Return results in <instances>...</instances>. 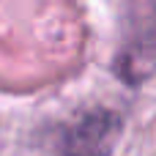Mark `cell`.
Here are the masks:
<instances>
[{
    "label": "cell",
    "instance_id": "cell-1",
    "mask_svg": "<svg viewBox=\"0 0 156 156\" xmlns=\"http://www.w3.org/2000/svg\"><path fill=\"white\" fill-rule=\"evenodd\" d=\"M121 115L112 110H88L63 134V156H110L121 137Z\"/></svg>",
    "mask_w": 156,
    "mask_h": 156
},
{
    "label": "cell",
    "instance_id": "cell-2",
    "mask_svg": "<svg viewBox=\"0 0 156 156\" xmlns=\"http://www.w3.org/2000/svg\"><path fill=\"white\" fill-rule=\"evenodd\" d=\"M154 19H156V0H154Z\"/></svg>",
    "mask_w": 156,
    "mask_h": 156
}]
</instances>
